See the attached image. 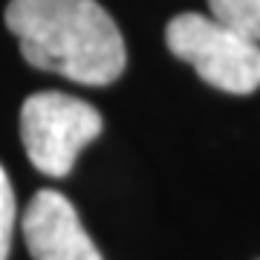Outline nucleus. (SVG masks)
<instances>
[{
  "label": "nucleus",
  "mask_w": 260,
  "mask_h": 260,
  "mask_svg": "<svg viewBox=\"0 0 260 260\" xmlns=\"http://www.w3.org/2000/svg\"><path fill=\"white\" fill-rule=\"evenodd\" d=\"M6 26L29 64L70 81L104 87L127 64L119 26L95 0H12Z\"/></svg>",
  "instance_id": "f257e3e1"
},
{
  "label": "nucleus",
  "mask_w": 260,
  "mask_h": 260,
  "mask_svg": "<svg viewBox=\"0 0 260 260\" xmlns=\"http://www.w3.org/2000/svg\"><path fill=\"white\" fill-rule=\"evenodd\" d=\"M168 49L197 70L205 84L234 95L260 87V47L214 15L182 12L165 26Z\"/></svg>",
  "instance_id": "f03ea898"
},
{
  "label": "nucleus",
  "mask_w": 260,
  "mask_h": 260,
  "mask_svg": "<svg viewBox=\"0 0 260 260\" xmlns=\"http://www.w3.org/2000/svg\"><path fill=\"white\" fill-rule=\"evenodd\" d=\"M102 133V113L67 93H35L20 107V139L29 162L47 177H67L75 156Z\"/></svg>",
  "instance_id": "7ed1b4c3"
},
{
  "label": "nucleus",
  "mask_w": 260,
  "mask_h": 260,
  "mask_svg": "<svg viewBox=\"0 0 260 260\" xmlns=\"http://www.w3.org/2000/svg\"><path fill=\"white\" fill-rule=\"evenodd\" d=\"M23 240L35 260H102L78 211L58 191H38L23 211Z\"/></svg>",
  "instance_id": "20e7f679"
},
{
  "label": "nucleus",
  "mask_w": 260,
  "mask_h": 260,
  "mask_svg": "<svg viewBox=\"0 0 260 260\" xmlns=\"http://www.w3.org/2000/svg\"><path fill=\"white\" fill-rule=\"evenodd\" d=\"M208 9L220 23L260 44V0H208Z\"/></svg>",
  "instance_id": "39448f33"
},
{
  "label": "nucleus",
  "mask_w": 260,
  "mask_h": 260,
  "mask_svg": "<svg viewBox=\"0 0 260 260\" xmlns=\"http://www.w3.org/2000/svg\"><path fill=\"white\" fill-rule=\"evenodd\" d=\"M15 217H18V205H15V191L6 177V171L0 165V260L9 257L12 249V232H15Z\"/></svg>",
  "instance_id": "423d86ee"
}]
</instances>
